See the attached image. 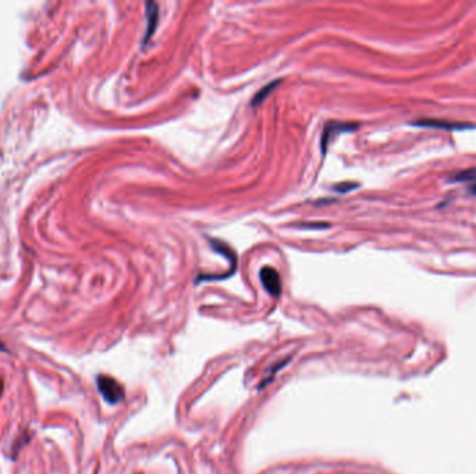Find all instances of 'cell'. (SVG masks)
Returning <instances> with one entry per match:
<instances>
[{
    "label": "cell",
    "instance_id": "obj_7",
    "mask_svg": "<svg viewBox=\"0 0 476 474\" xmlns=\"http://www.w3.org/2000/svg\"><path fill=\"white\" fill-rule=\"evenodd\" d=\"M450 181L451 182H467V181H474V182H476V167L455 172Z\"/></svg>",
    "mask_w": 476,
    "mask_h": 474
},
{
    "label": "cell",
    "instance_id": "obj_10",
    "mask_svg": "<svg viewBox=\"0 0 476 474\" xmlns=\"http://www.w3.org/2000/svg\"><path fill=\"white\" fill-rule=\"evenodd\" d=\"M469 192H471V194H474V195H476V182L469 187Z\"/></svg>",
    "mask_w": 476,
    "mask_h": 474
},
{
    "label": "cell",
    "instance_id": "obj_8",
    "mask_svg": "<svg viewBox=\"0 0 476 474\" xmlns=\"http://www.w3.org/2000/svg\"><path fill=\"white\" fill-rule=\"evenodd\" d=\"M358 184H351V182H345V184H340L337 185L336 188L337 191H341V192H345V191H351V189L357 188Z\"/></svg>",
    "mask_w": 476,
    "mask_h": 474
},
{
    "label": "cell",
    "instance_id": "obj_4",
    "mask_svg": "<svg viewBox=\"0 0 476 474\" xmlns=\"http://www.w3.org/2000/svg\"><path fill=\"white\" fill-rule=\"evenodd\" d=\"M261 281L265 289L273 296H279L281 292V279L277 271L270 266H266L261 270Z\"/></svg>",
    "mask_w": 476,
    "mask_h": 474
},
{
    "label": "cell",
    "instance_id": "obj_6",
    "mask_svg": "<svg viewBox=\"0 0 476 474\" xmlns=\"http://www.w3.org/2000/svg\"><path fill=\"white\" fill-rule=\"evenodd\" d=\"M280 80H276V81H273V82H270V84H268L266 86H263L262 89L259 90L256 95L254 96V99H252V106H256V105H259V103H262L263 100L265 99L268 98L269 95H270L271 92H273V89L277 86L280 84Z\"/></svg>",
    "mask_w": 476,
    "mask_h": 474
},
{
    "label": "cell",
    "instance_id": "obj_9",
    "mask_svg": "<svg viewBox=\"0 0 476 474\" xmlns=\"http://www.w3.org/2000/svg\"><path fill=\"white\" fill-rule=\"evenodd\" d=\"M328 224H306V225H302V228H327Z\"/></svg>",
    "mask_w": 476,
    "mask_h": 474
},
{
    "label": "cell",
    "instance_id": "obj_1",
    "mask_svg": "<svg viewBox=\"0 0 476 474\" xmlns=\"http://www.w3.org/2000/svg\"><path fill=\"white\" fill-rule=\"evenodd\" d=\"M96 384H98L99 392L109 405H117L124 399L125 392H124L123 385L116 381L113 377L105 376V374L98 376Z\"/></svg>",
    "mask_w": 476,
    "mask_h": 474
},
{
    "label": "cell",
    "instance_id": "obj_3",
    "mask_svg": "<svg viewBox=\"0 0 476 474\" xmlns=\"http://www.w3.org/2000/svg\"><path fill=\"white\" fill-rule=\"evenodd\" d=\"M358 128V124H347V123H337V121H328L323 130V135H322V140H320V145H322V152L325 153L326 149L330 145V142L333 140V138L336 135H340L343 132H351L355 131Z\"/></svg>",
    "mask_w": 476,
    "mask_h": 474
},
{
    "label": "cell",
    "instance_id": "obj_5",
    "mask_svg": "<svg viewBox=\"0 0 476 474\" xmlns=\"http://www.w3.org/2000/svg\"><path fill=\"white\" fill-rule=\"evenodd\" d=\"M147 7V29H145V36H144V46L148 45L150 38L156 31L157 21H159V6L155 1H148L145 4Z\"/></svg>",
    "mask_w": 476,
    "mask_h": 474
},
{
    "label": "cell",
    "instance_id": "obj_2",
    "mask_svg": "<svg viewBox=\"0 0 476 474\" xmlns=\"http://www.w3.org/2000/svg\"><path fill=\"white\" fill-rule=\"evenodd\" d=\"M415 127H423V128H436V130H446V131H464L474 128V125L460 121H447V120H437V118H423L412 123Z\"/></svg>",
    "mask_w": 476,
    "mask_h": 474
}]
</instances>
